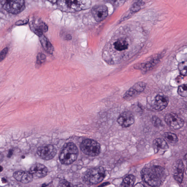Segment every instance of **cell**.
Listing matches in <instances>:
<instances>
[{
    "label": "cell",
    "mask_w": 187,
    "mask_h": 187,
    "mask_svg": "<svg viewBox=\"0 0 187 187\" xmlns=\"http://www.w3.org/2000/svg\"><path fill=\"white\" fill-rule=\"evenodd\" d=\"M141 175L143 181L148 185L158 187L164 183L167 177V173L162 166H153L143 169Z\"/></svg>",
    "instance_id": "cell-1"
},
{
    "label": "cell",
    "mask_w": 187,
    "mask_h": 187,
    "mask_svg": "<svg viewBox=\"0 0 187 187\" xmlns=\"http://www.w3.org/2000/svg\"><path fill=\"white\" fill-rule=\"evenodd\" d=\"M91 0H59L57 5L59 9L67 13H75L88 9Z\"/></svg>",
    "instance_id": "cell-2"
},
{
    "label": "cell",
    "mask_w": 187,
    "mask_h": 187,
    "mask_svg": "<svg viewBox=\"0 0 187 187\" xmlns=\"http://www.w3.org/2000/svg\"><path fill=\"white\" fill-rule=\"evenodd\" d=\"M78 154V149L75 144L72 143H68L64 146L59 156V159L63 164H71L77 159Z\"/></svg>",
    "instance_id": "cell-3"
},
{
    "label": "cell",
    "mask_w": 187,
    "mask_h": 187,
    "mask_svg": "<svg viewBox=\"0 0 187 187\" xmlns=\"http://www.w3.org/2000/svg\"><path fill=\"white\" fill-rule=\"evenodd\" d=\"M105 171L102 167L89 169L83 174V182L88 185H92L100 183L104 179Z\"/></svg>",
    "instance_id": "cell-4"
},
{
    "label": "cell",
    "mask_w": 187,
    "mask_h": 187,
    "mask_svg": "<svg viewBox=\"0 0 187 187\" xmlns=\"http://www.w3.org/2000/svg\"><path fill=\"white\" fill-rule=\"evenodd\" d=\"M81 149L85 154L92 157L98 155L101 152L100 144L96 141L89 138L83 141Z\"/></svg>",
    "instance_id": "cell-5"
},
{
    "label": "cell",
    "mask_w": 187,
    "mask_h": 187,
    "mask_svg": "<svg viewBox=\"0 0 187 187\" xmlns=\"http://www.w3.org/2000/svg\"><path fill=\"white\" fill-rule=\"evenodd\" d=\"M2 7L8 12L13 14H18L25 9L24 0H1Z\"/></svg>",
    "instance_id": "cell-6"
},
{
    "label": "cell",
    "mask_w": 187,
    "mask_h": 187,
    "mask_svg": "<svg viewBox=\"0 0 187 187\" xmlns=\"http://www.w3.org/2000/svg\"><path fill=\"white\" fill-rule=\"evenodd\" d=\"M146 87V84L144 82L136 83L125 92L123 98L125 100H131L142 93L144 91Z\"/></svg>",
    "instance_id": "cell-7"
},
{
    "label": "cell",
    "mask_w": 187,
    "mask_h": 187,
    "mask_svg": "<svg viewBox=\"0 0 187 187\" xmlns=\"http://www.w3.org/2000/svg\"><path fill=\"white\" fill-rule=\"evenodd\" d=\"M159 60V55H154L144 62L137 64L134 66V68L135 69L140 70L142 73L145 74L153 69L157 64Z\"/></svg>",
    "instance_id": "cell-8"
},
{
    "label": "cell",
    "mask_w": 187,
    "mask_h": 187,
    "mask_svg": "<svg viewBox=\"0 0 187 187\" xmlns=\"http://www.w3.org/2000/svg\"><path fill=\"white\" fill-rule=\"evenodd\" d=\"M37 153L42 159L49 160L52 159L55 156L57 149L53 145H46L39 147L37 149Z\"/></svg>",
    "instance_id": "cell-9"
},
{
    "label": "cell",
    "mask_w": 187,
    "mask_h": 187,
    "mask_svg": "<svg viewBox=\"0 0 187 187\" xmlns=\"http://www.w3.org/2000/svg\"><path fill=\"white\" fill-rule=\"evenodd\" d=\"M165 121L168 126L171 129H179L184 126V121L176 114L171 113L167 114Z\"/></svg>",
    "instance_id": "cell-10"
},
{
    "label": "cell",
    "mask_w": 187,
    "mask_h": 187,
    "mask_svg": "<svg viewBox=\"0 0 187 187\" xmlns=\"http://www.w3.org/2000/svg\"><path fill=\"white\" fill-rule=\"evenodd\" d=\"M91 13L94 19L97 22H100L106 18L108 14L107 7L104 5L95 6L92 8Z\"/></svg>",
    "instance_id": "cell-11"
},
{
    "label": "cell",
    "mask_w": 187,
    "mask_h": 187,
    "mask_svg": "<svg viewBox=\"0 0 187 187\" xmlns=\"http://www.w3.org/2000/svg\"><path fill=\"white\" fill-rule=\"evenodd\" d=\"M30 26L32 31L39 37L43 35L44 33L48 30L47 25L39 19L33 20L30 23Z\"/></svg>",
    "instance_id": "cell-12"
},
{
    "label": "cell",
    "mask_w": 187,
    "mask_h": 187,
    "mask_svg": "<svg viewBox=\"0 0 187 187\" xmlns=\"http://www.w3.org/2000/svg\"><path fill=\"white\" fill-rule=\"evenodd\" d=\"M29 172L34 179H42L48 174V170L47 167L40 164H35L31 167Z\"/></svg>",
    "instance_id": "cell-13"
},
{
    "label": "cell",
    "mask_w": 187,
    "mask_h": 187,
    "mask_svg": "<svg viewBox=\"0 0 187 187\" xmlns=\"http://www.w3.org/2000/svg\"><path fill=\"white\" fill-rule=\"evenodd\" d=\"M135 117L130 112H123L117 119V122L121 127L124 128L130 127L135 122Z\"/></svg>",
    "instance_id": "cell-14"
},
{
    "label": "cell",
    "mask_w": 187,
    "mask_h": 187,
    "mask_svg": "<svg viewBox=\"0 0 187 187\" xmlns=\"http://www.w3.org/2000/svg\"><path fill=\"white\" fill-rule=\"evenodd\" d=\"M168 103L169 100L167 97L158 95L151 102V106L153 109L160 111L165 109Z\"/></svg>",
    "instance_id": "cell-15"
},
{
    "label": "cell",
    "mask_w": 187,
    "mask_h": 187,
    "mask_svg": "<svg viewBox=\"0 0 187 187\" xmlns=\"http://www.w3.org/2000/svg\"><path fill=\"white\" fill-rule=\"evenodd\" d=\"M184 166L183 162L179 160L177 162L173 171V177L178 183L181 184L183 181Z\"/></svg>",
    "instance_id": "cell-16"
},
{
    "label": "cell",
    "mask_w": 187,
    "mask_h": 187,
    "mask_svg": "<svg viewBox=\"0 0 187 187\" xmlns=\"http://www.w3.org/2000/svg\"><path fill=\"white\" fill-rule=\"evenodd\" d=\"M13 177L17 181L23 184L29 183L33 181V176L30 172L22 170L16 171L14 174Z\"/></svg>",
    "instance_id": "cell-17"
},
{
    "label": "cell",
    "mask_w": 187,
    "mask_h": 187,
    "mask_svg": "<svg viewBox=\"0 0 187 187\" xmlns=\"http://www.w3.org/2000/svg\"><path fill=\"white\" fill-rule=\"evenodd\" d=\"M39 39L42 46L46 52L50 54H52L53 53L54 51L53 46L44 35H43L39 37Z\"/></svg>",
    "instance_id": "cell-18"
},
{
    "label": "cell",
    "mask_w": 187,
    "mask_h": 187,
    "mask_svg": "<svg viewBox=\"0 0 187 187\" xmlns=\"http://www.w3.org/2000/svg\"><path fill=\"white\" fill-rule=\"evenodd\" d=\"M153 146L155 150L158 152L160 149L167 150L169 148V146L167 143L163 138H157L154 140Z\"/></svg>",
    "instance_id": "cell-19"
},
{
    "label": "cell",
    "mask_w": 187,
    "mask_h": 187,
    "mask_svg": "<svg viewBox=\"0 0 187 187\" xmlns=\"http://www.w3.org/2000/svg\"><path fill=\"white\" fill-rule=\"evenodd\" d=\"M135 177L132 175L127 176L123 180L121 186L122 187H132L135 183Z\"/></svg>",
    "instance_id": "cell-20"
},
{
    "label": "cell",
    "mask_w": 187,
    "mask_h": 187,
    "mask_svg": "<svg viewBox=\"0 0 187 187\" xmlns=\"http://www.w3.org/2000/svg\"><path fill=\"white\" fill-rule=\"evenodd\" d=\"M164 137L167 141L170 143L174 144L177 143L179 140L176 134L168 132L164 133Z\"/></svg>",
    "instance_id": "cell-21"
},
{
    "label": "cell",
    "mask_w": 187,
    "mask_h": 187,
    "mask_svg": "<svg viewBox=\"0 0 187 187\" xmlns=\"http://www.w3.org/2000/svg\"><path fill=\"white\" fill-rule=\"evenodd\" d=\"M143 0H134L130 8V10L133 12H137L141 8Z\"/></svg>",
    "instance_id": "cell-22"
},
{
    "label": "cell",
    "mask_w": 187,
    "mask_h": 187,
    "mask_svg": "<svg viewBox=\"0 0 187 187\" xmlns=\"http://www.w3.org/2000/svg\"><path fill=\"white\" fill-rule=\"evenodd\" d=\"M178 93L183 97H187V83L180 86L178 88Z\"/></svg>",
    "instance_id": "cell-23"
},
{
    "label": "cell",
    "mask_w": 187,
    "mask_h": 187,
    "mask_svg": "<svg viewBox=\"0 0 187 187\" xmlns=\"http://www.w3.org/2000/svg\"><path fill=\"white\" fill-rule=\"evenodd\" d=\"M179 69L182 75L187 76V61L180 63L179 65Z\"/></svg>",
    "instance_id": "cell-24"
},
{
    "label": "cell",
    "mask_w": 187,
    "mask_h": 187,
    "mask_svg": "<svg viewBox=\"0 0 187 187\" xmlns=\"http://www.w3.org/2000/svg\"><path fill=\"white\" fill-rule=\"evenodd\" d=\"M46 59L45 55L42 53H39L37 57V64L41 65L45 62Z\"/></svg>",
    "instance_id": "cell-25"
},
{
    "label": "cell",
    "mask_w": 187,
    "mask_h": 187,
    "mask_svg": "<svg viewBox=\"0 0 187 187\" xmlns=\"http://www.w3.org/2000/svg\"><path fill=\"white\" fill-rule=\"evenodd\" d=\"M152 121L154 126L156 127H159L162 126V122L158 117L154 116L152 119Z\"/></svg>",
    "instance_id": "cell-26"
},
{
    "label": "cell",
    "mask_w": 187,
    "mask_h": 187,
    "mask_svg": "<svg viewBox=\"0 0 187 187\" xmlns=\"http://www.w3.org/2000/svg\"><path fill=\"white\" fill-rule=\"evenodd\" d=\"M8 52V48H4L3 50H2L1 54H0V60H1V61L3 60L5 58Z\"/></svg>",
    "instance_id": "cell-27"
},
{
    "label": "cell",
    "mask_w": 187,
    "mask_h": 187,
    "mask_svg": "<svg viewBox=\"0 0 187 187\" xmlns=\"http://www.w3.org/2000/svg\"><path fill=\"white\" fill-rule=\"evenodd\" d=\"M59 186H71V184L69 182L65 181V180H62L59 182Z\"/></svg>",
    "instance_id": "cell-28"
},
{
    "label": "cell",
    "mask_w": 187,
    "mask_h": 187,
    "mask_svg": "<svg viewBox=\"0 0 187 187\" xmlns=\"http://www.w3.org/2000/svg\"><path fill=\"white\" fill-rule=\"evenodd\" d=\"M28 22V19H25L23 21H17L15 24H16L17 25H23V24H26Z\"/></svg>",
    "instance_id": "cell-29"
},
{
    "label": "cell",
    "mask_w": 187,
    "mask_h": 187,
    "mask_svg": "<svg viewBox=\"0 0 187 187\" xmlns=\"http://www.w3.org/2000/svg\"><path fill=\"white\" fill-rule=\"evenodd\" d=\"M13 152L12 150H10L8 154V157L10 158L12 157V156L13 155Z\"/></svg>",
    "instance_id": "cell-30"
},
{
    "label": "cell",
    "mask_w": 187,
    "mask_h": 187,
    "mask_svg": "<svg viewBox=\"0 0 187 187\" xmlns=\"http://www.w3.org/2000/svg\"><path fill=\"white\" fill-rule=\"evenodd\" d=\"M47 1L51 2V3H57V2H58L59 0H47Z\"/></svg>",
    "instance_id": "cell-31"
},
{
    "label": "cell",
    "mask_w": 187,
    "mask_h": 187,
    "mask_svg": "<svg viewBox=\"0 0 187 187\" xmlns=\"http://www.w3.org/2000/svg\"><path fill=\"white\" fill-rule=\"evenodd\" d=\"M109 183V182H106V183H104V184H103L102 185H101L100 186H105V185H107V184Z\"/></svg>",
    "instance_id": "cell-32"
},
{
    "label": "cell",
    "mask_w": 187,
    "mask_h": 187,
    "mask_svg": "<svg viewBox=\"0 0 187 187\" xmlns=\"http://www.w3.org/2000/svg\"><path fill=\"white\" fill-rule=\"evenodd\" d=\"M186 164H187V163ZM185 173H186V174L187 175V168L186 169V171H185Z\"/></svg>",
    "instance_id": "cell-33"
},
{
    "label": "cell",
    "mask_w": 187,
    "mask_h": 187,
    "mask_svg": "<svg viewBox=\"0 0 187 187\" xmlns=\"http://www.w3.org/2000/svg\"><path fill=\"white\" fill-rule=\"evenodd\" d=\"M1 171L2 170V166L1 167Z\"/></svg>",
    "instance_id": "cell-34"
}]
</instances>
